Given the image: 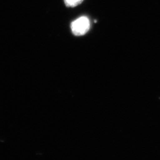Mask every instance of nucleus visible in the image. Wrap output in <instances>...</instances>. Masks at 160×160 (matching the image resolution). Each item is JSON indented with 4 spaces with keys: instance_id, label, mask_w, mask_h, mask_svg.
I'll list each match as a JSON object with an SVG mask.
<instances>
[{
    "instance_id": "nucleus-2",
    "label": "nucleus",
    "mask_w": 160,
    "mask_h": 160,
    "mask_svg": "<svg viewBox=\"0 0 160 160\" xmlns=\"http://www.w3.org/2000/svg\"><path fill=\"white\" fill-rule=\"evenodd\" d=\"M84 0H64L65 6L68 7H75L81 4Z\"/></svg>"
},
{
    "instance_id": "nucleus-1",
    "label": "nucleus",
    "mask_w": 160,
    "mask_h": 160,
    "mask_svg": "<svg viewBox=\"0 0 160 160\" xmlns=\"http://www.w3.org/2000/svg\"><path fill=\"white\" fill-rule=\"evenodd\" d=\"M90 21L86 16L78 18L71 24V29L72 33L75 36H82L86 34L90 29Z\"/></svg>"
}]
</instances>
